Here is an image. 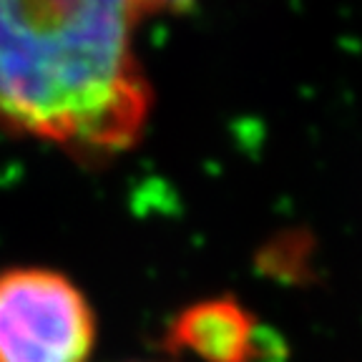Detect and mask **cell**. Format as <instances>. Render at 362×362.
I'll return each mask as SVG.
<instances>
[{"label": "cell", "instance_id": "cell-1", "mask_svg": "<svg viewBox=\"0 0 362 362\" xmlns=\"http://www.w3.org/2000/svg\"><path fill=\"white\" fill-rule=\"evenodd\" d=\"M129 0H0V131L108 161L153 106Z\"/></svg>", "mask_w": 362, "mask_h": 362}, {"label": "cell", "instance_id": "cell-2", "mask_svg": "<svg viewBox=\"0 0 362 362\" xmlns=\"http://www.w3.org/2000/svg\"><path fill=\"white\" fill-rule=\"evenodd\" d=\"M93 345L96 315L66 274L0 272V362H86Z\"/></svg>", "mask_w": 362, "mask_h": 362}, {"label": "cell", "instance_id": "cell-3", "mask_svg": "<svg viewBox=\"0 0 362 362\" xmlns=\"http://www.w3.org/2000/svg\"><path fill=\"white\" fill-rule=\"evenodd\" d=\"M164 345L171 352H192L202 362H262L274 342H264V327L242 302L216 297L181 310Z\"/></svg>", "mask_w": 362, "mask_h": 362}, {"label": "cell", "instance_id": "cell-4", "mask_svg": "<svg viewBox=\"0 0 362 362\" xmlns=\"http://www.w3.org/2000/svg\"><path fill=\"white\" fill-rule=\"evenodd\" d=\"M129 3L139 16H148V13H181L197 0H129Z\"/></svg>", "mask_w": 362, "mask_h": 362}]
</instances>
